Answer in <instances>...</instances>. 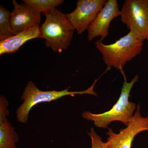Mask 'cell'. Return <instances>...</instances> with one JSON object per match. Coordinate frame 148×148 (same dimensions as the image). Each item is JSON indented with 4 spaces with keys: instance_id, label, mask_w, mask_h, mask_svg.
<instances>
[{
    "instance_id": "obj_1",
    "label": "cell",
    "mask_w": 148,
    "mask_h": 148,
    "mask_svg": "<svg viewBox=\"0 0 148 148\" xmlns=\"http://www.w3.org/2000/svg\"><path fill=\"white\" fill-rule=\"evenodd\" d=\"M144 42L130 31L113 43L105 44L98 40L95 45L102 54V59L107 66V70L108 71L114 67L119 70L123 77H125L123 67L141 53Z\"/></svg>"
},
{
    "instance_id": "obj_3",
    "label": "cell",
    "mask_w": 148,
    "mask_h": 148,
    "mask_svg": "<svg viewBox=\"0 0 148 148\" xmlns=\"http://www.w3.org/2000/svg\"><path fill=\"white\" fill-rule=\"evenodd\" d=\"M98 79H95L90 87L86 90L78 91H70L69 86L64 90L43 91L40 90L33 82L29 81L22 95L21 99L23 103L16 109V114L17 121L20 123H26L28 121L29 112L34 106L41 103H47L58 100L66 96L75 97L76 95L89 94L97 96L94 88Z\"/></svg>"
},
{
    "instance_id": "obj_6",
    "label": "cell",
    "mask_w": 148,
    "mask_h": 148,
    "mask_svg": "<svg viewBox=\"0 0 148 148\" xmlns=\"http://www.w3.org/2000/svg\"><path fill=\"white\" fill-rule=\"evenodd\" d=\"M148 131V116L143 117L140 112V105L137 106L135 113L128 125L116 133L111 128L106 133L108 136L107 143L108 148H131L135 136L140 132Z\"/></svg>"
},
{
    "instance_id": "obj_2",
    "label": "cell",
    "mask_w": 148,
    "mask_h": 148,
    "mask_svg": "<svg viewBox=\"0 0 148 148\" xmlns=\"http://www.w3.org/2000/svg\"><path fill=\"white\" fill-rule=\"evenodd\" d=\"M124 79L119 98L110 110L98 114L86 111L82 114L83 118L93 121L96 127L101 128H108L111 123L115 121L121 122L127 126L136 109L135 103L129 101L130 93L133 85L139 79V76L135 75L130 82H127L126 78Z\"/></svg>"
},
{
    "instance_id": "obj_7",
    "label": "cell",
    "mask_w": 148,
    "mask_h": 148,
    "mask_svg": "<svg viewBox=\"0 0 148 148\" xmlns=\"http://www.w3.org/2000/svg\"><path fill=\"white\" fill-rule=\"evenodd\" d=\"M106 0H78L75 9L67 14V18L79 35L90 26L106 4Z\"/></svg>"
},
{
    "instance_id": "obj_12",
    "label": "cell",
    "mask_w": 148,
    "mask_h": 148,
    "mask_svg": "<svg viewBox=\"0 0 148 148\" xmlns=\"http://www.w3.org/2000/svg\"><path fill=\"white\" fill-rule=\"evenodd\" d=\"M22 1L40 12H43L45 16L64 2L63 0H23Z\"/></svg>"
},
{
    "instance_id": "obj_13",
    "label": "cell",
    "mask_w": 148,
    "mask_h": 148,
    "mask_svg": "<svg viewBox=\"0 0 148 148\" xmlns=\"http://www.w3.org/2000/svg\"><path fill=\"white\" fill-rule=\"evenodd\" d=\"M11 12L0 5V40L5 39L14 35L11 24Z\"/></svg>"
},
{
    "instance_id": "obj_14",
    "label": "cell",
    "mask_w": 148,
    "mask_h": 148,
    "mask_svg": "<svg viewBox=\"0 0 148 148\" xmlns=\"http://www.w3.org/2000/svg\"><path fill=\"white\" fill-rule=\"evenodd\" d=\"M88 134L91 139L92 148H108L107 143L102 141V138L96 133L93 128H90Z\"/></svg>"
},
{
    "instance_id": "obj_11",
    "label": "cell",
    "mask_w": 148,
    "mask_h": 148,
    "mask_svg": "<svg viewBox=\"0 0 148 148\" xmlns=\"http://www.w3.org/2000/svg\"><path fill=\"white\" fill-rule=\"evenodd\" d=\"M42 38L40 26L33 27L0 41V55L16 52L30 40Z\"/></svg>"
},
{
    "instance_id": "obj_4",
    "label": "cell",
    "mask_w": 148,
    "mask_h": 148,
    "mask_svg": "<svg viewBox=\"0 0 148 148\" xmlns=\"http://www.w3.org/2000/svg\"><path fill=\"white\" fill-rule=\"evenodd\" d=\"M40 31L46 46L54 52L61 53L71 45L75 30L67 14L55 9L46 16Z\"/></svg>"
},
{
    "instance_id": "obj_15",
    "label": "cell",
    "mask_w": 148,
    "mask_h": 148,
    "mask_svg": "<svg viewBox=\"0 0 148 148\" xmlns=\"http://www.w3.org/2000/svg\"><path fill=\"white\" fill-rule=\"evenodd\" d=\"M147 40L148 41V37H147Z\"/></svg>"
},
{
    "instance_id": "obj_8",
    "label": "cell",
    "mask_w": 148,
    "mask_h": 148,
    "mask_svg": "<svg viewBox=\"0 0 148 148\" xmlns=\"http://www.w3.org/2000/svg\"><path fill=\"white\" fill-rule=\"evenodd\" d=\"M116 0H108L93 22L87 29V38L91 41L98 37L103 42L108 36L109 28L113 19L120 15Z\"/></svg>"
},
{
    "instance_id": "obj_5",
    "label": "cell",
    "mask_w": 148,
    "mask_h": 148,
    "mask_svg": "<svg viewBox=\"0 0 148 148\" xmlns=\"http://www.w3.org/2000/svg\"><path fill=\"white\" fill-rule=\"evenodd\" d=\"M121 19L130 32L143 41L148 37V0H125Z\"/></svg>"
},
{
    "instance_id": "obj_9",
    "label": "cell",
    "mask_w": 148,
    "mask_h": 148,
    "mask_svg": "<svg viewBox=\"0 0 148 148\" xmlns=\"http://www.w3.org/2000/svg\"><path fill=\"white\" fill-rule=\"evenodd\" d=\"M12 3L14 9L11 12V24L14 35L40 26L41 12L24 3L18 4L15 0Z\"/></svg>"
},
{
    "instance_id": "obj_10",
    "label": "cell",
    "mask_w": 148,
    "mask_h": 148,
    "mask_svg": "<svg viewBox=\"0 0 148 148\" xmlns=\"http://www.w3.org/2000/svg\"><path fill=\"white\" fill-rule=\"evenodd\" d=\"M9 103L5 97H0V148H17L18 134L8 119L9 115Z\"/></svg>"
}]
</instances>
